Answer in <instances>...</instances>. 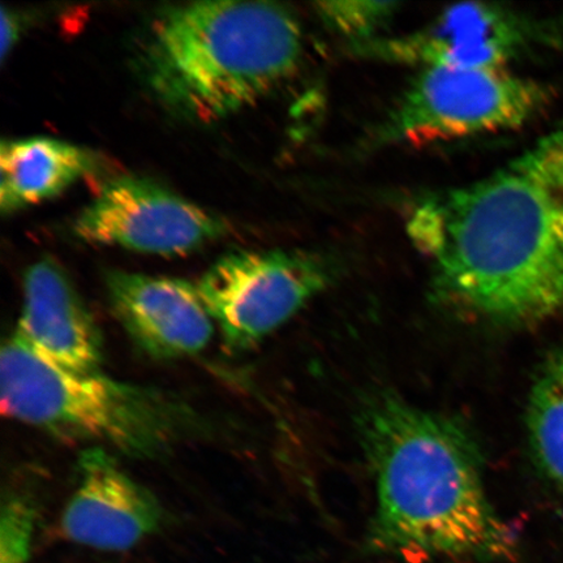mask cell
<instances>
[{
  "mask_svg": "<svg viewBox=\"0 0 563 563\" xmlns=\"http://www.w3.org/2000/svg\"><path fill=\"white\" fill-rule=\"evenodd\" d=\"M77 485L62 517V532L76 544L124 552L166 522L156 496L133 481L101 448L84 450Z\"/></svg>",
  "mask_w": 563,
  "mask_h": 563,
  "instance_id": "9",
  "label": "cell"
},
{
  "mask_svg": "<svg viewBox=\"0 0 563 563\" xmlns=\"http://www.w3.org/2000/svg\"><path fill=\"white\" fill-rule=\"evenodd\" d=\"M106 290L125 333L154 358L197 354L213 336V317L191 282L112 271Z\"/></svg>",
  "mask_w": 563,
  "mask_h": 563,
  "instance_id": "10",
  "label": "cell"
},
{
  "mask_svg": "<svg viewBox=\"0 0 563 563\" xmlns=\"http://www.w3.org/2000/svg\"><path fill=\"white\" fill-rule=\"evenodd\" d=\"M4 417L70 442L97 443L154 457L197 428L188 407L151 387L46 361L15 333L0 354Z\"/></svg>",
  "mask_w": 563,
  "mask_h": 563,
  "instance_id": "4",
  "label": "cell"
},
{
  "mask_svg": "<svg viewBox=\"0 0 563 563\" xmlns=\"http://www.w3.org/2000/svg\"><path fill=\"white\" fill-rule=\"evenodd\" d=\"M93 168V154L66 141H4L0 147V209L12 213L53 199Z\"/></svg>",
  "mask_w": 563,
  "mask_h": 563,
  "instance_id": "12",
  "label": "cell"
},
{
  "mask_svg": "<svg viewBox=\"0 0 563 563\" xmlns=\"http://www.w3.org/2000/svg\"><path fill=\"white\" fill-rule=\"evenodd\" d=\"M333 265L305 251H236L203 274L199 291L230 351L276 332L333 280Z\"/></svg>",
  "mask_w": 563,
  "mask_h": 563,
  "instance_id": "6",
  "label": "cell"
},
{
  "mask_svg": "<svg viewBox=\"0 0 563 563\" xmlns=\"http://www.w3.org/2000/svg\"><path fill=\"white\" fill-rule=\"evenodd\" d=\"M15 334L46 361L77 372H98L103 361L100 328L53 260L27 267Z\"/></svg>",
  "mask_w": 563,
  "mask_h": 563,
  "instance_id": "11",
  "label": "cell"
},
{
  "mask_svg": "<svg viewBox=\"0 0 563 563\" xmlns=\"http://www.w3.org/2000/svg\"><path fill=\"white\" fill-rule=\"evenodd\" d=\"M406 229L460 311L508 325L563 314V119L487 178L419 199Z\"/></svg>",
  "mask_w": 563,
  "mask_h": 563,
  "instance_id": "1",
  "label": "cell"
},
{
  "mask_svg": "<svg viewBox=\"0 0 563 563\" xmlns=\"http://www.w3.org/2000/svg\"><path fill=\"white\" fill-rule=\"evenodd\" d=\"M228 231L222 218L137 176L109 181L74 223L82 242L158 256L187 255Z\"/></svg>",
  "mask_w": 563,
  "mask_h": 563,
  "instance_id": "7",
  "label": "cell"
},
{
  "mask_svg": "<svg viewBox=\"0 0 563 563\" xmlns=\"http://www.w3.org/2000/svg\"><path fill=\"white\" fill-rule=\"evenodd\" d=\"M376 482L368 545L407 561L498 563L518 538L493 508L476 443L456 421L379 396L361 415Z\"/></svg>",
  "mask_w": 563,
  "mask_h": 563,
  "instance_id": "2",
  "label": "cell"
},
{
  "mask_svg": "<svg viewBox=\"0 0 563 563\" xmlns=\"http://www.w3.org/2000/svg\"><path fill=\"white\" fill-rule=\"evenodd\" d=\"M396 2H323L316 4L317 15L333 32L354 42L365 44L376 40V33L384 30L396 15Z\"/></svg>",
  "mask_w": 563,
  "mask_h": 563,
  "instance_id": "14",
  "label": "cell"
},
{
  "mask_svg": "<svg viewBox=\"0 0 563 563\" xmlns=\"http://www.w3.org/2000/svg\"><path fill=\"white\" fill-rule=\"evenodd\" d=\"M552 91L508 68H422L383 126L393 143H429L520 129Z\"/></svg>",
  "mask_w": 563,
  "mask_h": 563,
  "instance_id": "5",
  "label": "cell"
},
{
  "mask_svg": "<svg viewBox=\"0 0 563 563\" xmlns=\"http://www.w3.org/2000/svg\"><path fill=\"white\" fill-rule=\"evenodd\" d=\"M537 38L532 21L490 3L450 7L418 31L354 45V53L422 68H506Z\"/></svg>",
  "mask_w": 563,
  "mask_h": 563,
  "instance_id": "8",
  "label": "cell"
},
{
  "mask_svg": "<svg viewBox=\"0 0 563 563\" xmlns=\"http://www.w3.org/2000/svg\"><path fill=\"white\" fill-rule=\"evenodd\" d=\"M299 20L271 2H196L152 20L139 53L147 87L176 114L213 123L250 108L298 68Z\"/></svg>",
  "mask_w": 563,
  "mask_h": 563,
  "instance_id": "3",
  "label": "cell"
},
{
  "mask_svg": "<svg viewBox=\"0 0 563 563\" xmlns=\"http://www.w3.org/2000/svg\"><path fill=\"white\" fill-rule=\"evenodd\" d=\"M527 433L541 475L563 492V346L545 358L533 379Z\"/></svg>",
  "mask_w": 563,
  "mask_h": 563,
  "instance_id": "13",
  "label": "cell"
},
{
  "mask_svg": "<svg viewBox=\"0 0 563 563\" xmlns=\"http://www.w3.org/2000/svg\"><path fill=\"white\" fill-rule=\"evenodd\" d=\"M20 25L15 13L2 10V60L10 54L19 41Z\"/></svg>",
  "mask_w": 563,
  "mask_h": 563,
  "instance_id": "16",
  "label": "cell"
},
{
  "mask_svg": "<svg viewBox=\"0 0 563 563\" xmlns=\"http://www.w3.org/2000/svg\"><path fill=\"white\" fill-rule=\"evenodd\" d=\"M37 523V511L30 498L10 493L0 516V563H27Z\"/></svg>",
  "mask_w": 563,
  "mask_h": 563,
  "instance_id": "15",
  "label": "cell"
}]
</instances>
